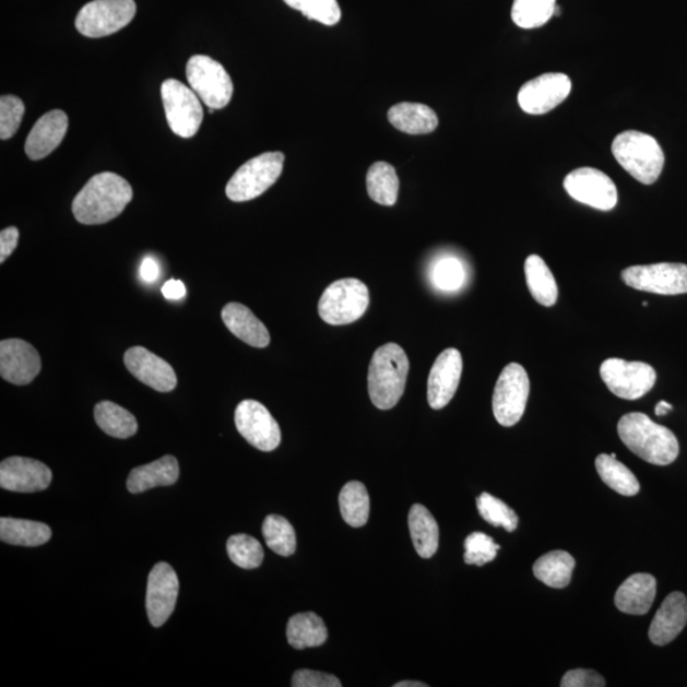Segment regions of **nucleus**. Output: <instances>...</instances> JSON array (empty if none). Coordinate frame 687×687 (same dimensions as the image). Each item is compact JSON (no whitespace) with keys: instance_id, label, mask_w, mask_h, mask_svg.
Here are the masks:
<instances>
[{"instance_id":"nucleus-47","label":"nucleus","mask_w":687,"mask_h":687,"mask_svg":"<svg viewBox=\"0 0 687 687\" xmlns=\"http://www.w3.org/2000/svg\"><path fill=\"white\" fill-rule=\"evenodd\" d=\"M162 293H164L165 298L171 300H179L187 295V288L180 281H168L165 283L164 287H162Z\"/></svg>"},{"instance_id":"nucleus-14","label":"nucleus","mask_w":687,"mask_h":687,"mask_svg":"<svg viewBox=\"0 0 687 687\" xmlns=\"http://www.w3.org/2000/svg\"><path fill=\"white\" fill-rule=\"evenodd\" d=\"M565 189L577 202L599 211H612L617 204V188L609 177L597 168L575 169L565 179Z\"/></svg>"},{"instance_id":"nucleus-40","label":"nucleus","mask_w":687,"mask_h":687,"mask_svg":"<svg viewBox=\"0 0 687 687\" xmlns=\"http://www.w3.org/2000/svg\"><path fill=\"white\" fill-rule=\"evenodd\" d=\"M283 2L306 15L308 20L325 26H335L342 19L337 0H283Z\"/></svg>"},{"instance_id":"nucleus-31","label":"nucleus","mask_w":687,"mask_h":687,"mask_svg":"<svg viewBox=\"0 0 687 687\" xmlns=\"http://www.w3.org/2000/svg\"><path fill=\"white\" fill-rule=\"evenodd\" d=\"M576 560L567 552L555 550L543 555L534 565V575L552 589H566L572 579Z\"/></svg>"},{"instance_id":"nucleus-49","label":"nucleus","mask_w":687,"mask_h":687,"mask_svg":"<svg viewBox=\"0 0 687 687\" xmlns=\"http://www.w3.org/2000/svg\"><path fill=\"white\" fill-rule=\"evenodd\" d=\"M673 405L668 404L667 401H660L658 406L654 408L655 415L663 416L670 412H673Z\"/></svg>"},{"instance_id":"nucleus-38","label":"nucleus","mask_w":687,"mask_h":687,"mask_svg":"<svg viewBox=\"0 0 687 687\" xmlns=\"http://www.w3.org/2000/svg\"><path fill=\"white\" fill-rule=\"evenodd\" d=\"M228 557L235 565L242 569L259 568L264 560V550L257 538L239 534L228 538Z\"/></svg>"},{"instance_id":"nucleus-22","label":"nucleus","mask_w":687,"mask_h":687,"mask_svg":"<svg viewBox=\"0 0 687 687\" xmlns=\"http://www.w3.org/2000/svg\"><path fill=\"white\" fill-rule=\"evenodd\" d=\"M687 624V599L682 592L668 594L653 617L650 639L655 645H667L684 630Z\"/></svg>"},{"instance_id":"nucleus-42","label":"nucleus","mask_w":687,"mask_h":687,"mask_svg":"<svg viewBox=\"0 0 687 687\" xmlns=\"http://www.w3.org/2000/svg\"><path fill=\"white\" fill-rule=\"evenodd\" d=\"M430 276L438 289L453 292L465 282V269L458 259L446 258L436 262Z\"/></svg>"},{"instance_id":"nucleus-23","label":"nucleus","mask_w":687,"mask_h":687,"mask_svg":"<svg viewBox=\"0 0 687 687\" xmlns=\"http://www.w3.org/2000/svg\"><path fill=\"white\" fill-rule=\"evenodd\" d=\"M658 593V581L651 575H632L615 594V605L624 614L645 615Z\"/></svg>"},{"instance_id":"nucleus-5","label":"nucleus","mask_w":687,"mask_h":687,"mask_svg":"<svg viewBox=\"0 0 687 687\" xmlns=\"http://www.w3.org/2000/svg\"><path fill=\"white\" fill-rule=\"evenodd\" d=\"M284 159L282 152H266L247 161L227 183L228 199L244 203L264 194L280 179Z\"/></svg>"},{"instance_id":"nucleus-7","label":"nucleus","mask_w":687,"mask_h":687,"mask_svg":"<svg viewBox=\"0 0 687 687\" xmlns=\"http://www.w3.org/2000/svg\"><path fill=\"white\" fill-rule=\"evenodd\" d=\"M189 86L205 106L222 110L234 96V83L225 67L206 56L191 57L187 66Z\"/></svg>"},{"instance_id":"nucleus-30","label":"nucleus","mask_w":687,"mask_h":687,"mask_svg":"<svg viewBox=\"0 0 687 687\" xmlns=\"http://www.w3.org/2000/svg\"><path fill=\"white\" fill-rule=\"evenodd\" d=\"M51 530L48 524L36 521L0 519V540L15 546L35 547L49 542Z\"/></svg>"},{"instance_id":"nucleus-21","label":"nucleus","mask_w":687,"mask_h":687,"mask_svg":"<svg viewBox=\"0 0 687 687\" xmlns=\"http://www.w3.org/2000/svg\"><path fill=\"white\" fill-rule=\"evenodd\" d=\"M68 131V116L64 111L52 110L42 116L31 129L25 144L29 159L40 161L50 156L63 142Z\"/></svg>"},{"instance_id":"nucleus-19","label":"nucleus","mask_w":687,"mask_h":687,"mask_svg":"<svg viewBox=\"0 0 687 687\" xmlns=\"http://www.w3.org/2000/svg\"><path fill=\"white\" fill-rule=\"evenodd\" d=\"M129 372L139 381L158 392L176 389L177 377L171 365L143 346H133L123 355Z\"/></svg>"},{"instance_id":"nucleus-46","label":"nucleus","mask_w":687,"mask_h":687,"mask_svg":"<svg viewBox=\"0 0 687 687\" xmlns=\"http://www.w3.org/2000/svg\"><path fill=\"white\" fill-rule=\"evenodd\" d=\"M20 232L15 227H8L0 232V262L11 257L19 245Z\"/></svg>"},{"instance_id":"nucleus-39","label":"nucleus","mask_w":687,"mask_h":687,"mask_svg":"<svg viewBox=\"0 0 687 687\" xmlns=\"http://www.w3.org/2000/svg\"><path fill=\"white\" fill-rule=\"evenodd\" d=\"M477 511L483 519L494 528H504L508 532H513L519 526V516L505 501L483 493L476 499Z\"/></svg>"},{"instance_id":"nucleus-52","label":"nucleus","mask_w":687,"mask_h":687,"mask_svg":"<svg viewBox=\"0 0 687 687\" xmlns=\"http://www.w3.org/2000/svg\"><path fill=\"white\" fill-rule=\"evenodd\" d=\"M647 306H648V303H643V307H647Z\"/></svg>"},{"instance_id":"nucleus-50","label":"nucleus","mask_w":687,"mask_h":687,"mask_svg":"<svg viewBox=\"0 0 687 687\" xmlns=\"http://www.w3.org/2000/svg\"><path fill=\"white\" fill-rule=\"evenodd\" d=\"M395 687H428V685L418 682H401Z\"/></svg>"},{"instance_id":"nucleus-2","label":"nucleus","mask_w":687,"mask_h":687,"mask_svg":"<svg viewBox=\"0 0 687 687\" xmlns=\"http://www.w3.org/2000/svg\"><path fill=\"white\" fill-rule=\"evenodd\" d=\"M617 434L632 453L652 465L667 466L680 452L673 431L643 413L624 415L617 424Z\"/></svg>"},{"instance_id":"nucleus-16","label":"nucleus","mask_w":687,"mask_h":687,"mask_svg":"<svg viewBox=\"0 0 687 687\" xmlns=\"http://www.w3.org/2000/svg\"><path fill=\"white\" fill-rule=\"evenodd\" d=\"M179 590V578L168 562L161 561L153 567L146 584L145 599L146 614L152 627H162L173 615Z\"/></svg>"},{"instance_id":"nucleus-25","label":"nucleus","mask_w":687,"mask_h":687,"mask_svg":"<svg viewBox=\"0 0 687 687\" xmlns=\"http://www.w3.org/2000/svg\"><path fill=\"white\" fill-rule=\"evenodd\" d=\"M179 461L171 454L131 470L127 486L133 494L143 493L157 486H171L179 481Z\"/></svg>"},{"instance_id":"nucleus-28","label":"nucleus","mask_w":687,"mask_h":687,"mask_svg":"<svg viewBox=\"0 0 687 687\" xmlns=\"http://www.w3.org/2000/svg\"><path fill=\"white\" fill-rule=\"evenodd\" d=\"M329 632L325 623L315 613L292 616L287 627L288 643L295 650L320 647L327 642Z\"/></svg>"},{"instance_id":"nucleus-6","label":"nucleus","mask_w":687,"mask_h":687,"mask_svg":"<svg viewBox=\"0 0 687 687\" xmlns=\"http://www.w3.org/2000/svg\"><path fill=\"white\" fill-rule=\"evenodd\" d=\"M369 305L367 285L358 280L331 283L319 303L320 318L329 325L341 327L358 321Z\"/></svg>"},{"instance_id":"nucleus-15","label":"nucleus","mask_w":687,"mask_h":687,"mask_svg":"<svg viewBox=\"0 0 687 687\" xmlns=\"http://www.w3.org/2000/svg\"><path fill=\"white\" fill-rule=\"evenodd\" d=\"M572 92L567 74L545 73L524 83L519 92L521 109L530 115H544L565 103Z\"/></svg>"},{"instance_id":"nucleus-27","label":"nucleus","mask_w":687,"mask_h":687,"mask_svg":"<svg viewBox=\"0 0 687 687\" xmlns=\"http://www.w3.org/2000/svg\"><path fill=\"white\" fill-rule=\"evenodd\" d=\"M408 530L416 553L423 559H429L438 550L439 529L435 517L422 505H414L408 512Z\"/></svg>"},{"instance_id":"nucleus-43","label":"nucleus","mask_w":687,"mask_h":687,"mask_svg":"<svg viewBox=\"0 0 687 687\" xmlns=\"http://www.w3.org/2000/svg\"><path fill=\"white\" fill-rule=\"evenodd\" d=\"M26 107L17 96H2L0 98V139L8 141L20 129Z\"/></svg>"},{"instance_id":"nucleus-18","label":"nucleus","mask_w":687,"mask_h":687,"mask_svg":"<svg viewBox=\"0 0 687 687\" xmlns=\"http://www.w3.org/2000/svg\"><path fill=\"white\" fill-rule=\"evenodd\" d=\"M51 481V470L40 461L13 457L0 463L2 489L17 493L42 491L49 488Z\"/></svg>"},{"instance_id":"nucleus-26","label":"nucleus","mask_w":687,"mask_h":687,"mask_svg":"<svg viewBox=\"0 0 687 687\" xmlns=\"http://www.w3.org/2000/svg\"><path fill=\"white\" fill-rule=\"evenodd\" d=\"M388 118L393 128L411 135L434 133L439 122L437 114L429 106L412 103L392 106Z\"/></svg>"},{"instance_id":"nucleus-32","label":"nucleus","mask_w":687,"mask_h":687,"mask_svg":"<svg viewBox=\"0 0 687 687\" xmlns=\"http://www.w3.org/2000/svg\"><path fill=\"white\" fill-rule=\"evenodd\" d=\"M400 189L395 167L388 162H376L367 173V191L370 199L384 206L395 205Z\"/></svg>"},{"instance_id":"nucleus-44","label":"nucleus","mask_w":687,"mask_h":687,"mask_svg":"<svg viewBox=\"0 0 687 687\" xmlns=\"http://www.w3.org/2000/svg\"><path fill=\"white\" fill-rule=\"evenodd\" d=\"M293 687H342L341 680L334 675L320 671L298 670L292 678Z\"/></svg>"},{"instance_id":"nucleus-33","label":"nucleus","mask_w":687,"mask_h":687,"mask_svg":"<svg viewBox=\"0 0 687 687\" xmlns=\"http://www.w3.org/2000/svg\"><path fill=\"white\" fill-rule=\"evenodd\" d=\"M95 421L107 436L127 439L138 431L135 416L111 401H102L95 406Z\"/></svg>"},{"instance_id":"nucleus-34","label":"nucleus","mask_w":687,"mask_h":687,"mask_svg":"<svg viewBox=\"0 0 687 687\" xmlns=\"http://www.w3.org/2000/svg\"><path fill=\"white\" fill-rule=\"evenodd\" d=\"M596 470L602 482L621 496L635 497L639 493L640 484L636 475L609 454H600L596 459Z\"/></svg>"},{"instance_id":"nucleus-48","label":"nucleus","mask_w":687,"mask_h":687,"mask_svg":"<svg viewBox=\"0 0 687 687\" xmlns=\"http://www.w3.org/2000/svg\"><path fill=\"white\" fill-rule=\"evenodd\" d=\"M141 276L144 282H156L159 276V266L157 262L152 258H146L141 265Z\"/></svg>"},{"instance_id":"nucleus-29","label":"nucleus","mask_w":687,"mask_h":687,"mask_svg":"<svg viewBox=\"0 0 687 687\" xmlns=\"http://www.w3.org/2000/svg\"><path fill=\"white\" fill-rule=\"evenodd\" d=\"M528 287L536 303L545 307L557 304L559 291L549 266L538 254H531L524 262Z\"/></svg>"},{"instance_id":"nucleus-10","label":"nucleus","mask_w":687,"mask_h":687,"mask_svg":"<svg viewBox=\"0 0 687 687\" xmlns=\"http://www.w3.org/2000/svg\"><path fill=\"white\" fill-rule=\"evenodd\" d=\"M162 103L169 128L181 138L194 137L202 126L204 111L199 96L177 80H167L161 87Z\"/></svg>"},{"instance_id":"nucleus-13","label":"nucleus","mask_w":687,"mask_h":687,"mask_svg":"<svg viewBox=\"0 0 687 687\" xmlns=\"http://www.w3.org/2000/svg\"><path fill=\"white\" fill-rule=\"evenodd\" d=\"M238 434L262 452H272L282 442L280 424L268 408L254 400H244L235 412Z\"/></svg>"},{"instance_id":"nucleus-36","label":"nucleus","mask_w":687,"mask_h":687,"mask_svg":"<svg viewBox=\"0 0 687 687\" xmlns=\"http://www.w3.org/2000/svg\"><path fill=\"white\" fill-rule=\"evenodd\" d=\"M262 535H264L269 549L281 555V557H291V555L296 553V532L284 517L268 516L264 523H262Z\"/></svg>"},{"instance_id":"nucleus-4","label":"nucleus","mask_w":687,"mask_h":687,"mask_svg":"<svg viewBox=\"0 0 687 687\" xmlns=\"http://www.w3.org/2000/svg\"><path fill=\"white\" fill-rule=\"evenodd\" d=\"M612 151L617 164L644 185L658 181L665 166L660 143L642 131H624L614 139Z\"/></svg>"},{"instance_id":"nucleus-12","label":"nucleus","mask_w":687,"mask_h":687,"mask_svg":"<svg viewBox=\"0 0 687 687\" xmlns=\"http://www.w3.org/2000/svg\"><path fill=\"white\" fill-rule=\"evenodd\" d=\"M621 277L630 288L661 296L687 293V265L677 262L637 265L623 270Z\"/></svg>"},{"instance_id":"nucleus-17","label":"nucleus","mask_w":687,"mask_h":687,"mask_svg":"<svg viewBox=\"0 0 687 687\" xmlns=\"http://www.w3.org/2000/svg\"><path fill=\"white\" fill-rule=\"evenodd\" d=\"M42 370L40 354L21 339H7L0 343V376L12 384L25 386L35 380Z\"/></svg>"},{"instance_id":"nucleus-1","label":"nucleus","mask_w":687,"mask_h":687,"mask_svg":"<svg viewBox=\"0 0 687 687\" xmlns=\"http://www.w3.org/2000/svg\"><path fill=\"white\" fill-rule=\"evenodd\" d=\"M131 199L133 189L126 179L112 173H103L84 185L73 200L72 211L82 225H105L119 217Z\"/></svg>"},{"instance_id":"nucleus-11","label":"nucleus","mask_w":687,"mask_h":687,"mask_svg":"<svg viewBox=\"0 0 687 687\" xmlns=\"http://www.w3.org/2000/svg\"><path fill=\"white\" fill-rule=\"evenodd\" d=\"M602 381L615 396L638 400L653 389L658 375L652 366L643 362L609 358L600 368Z\"/></svg>"},{"instance_id":"nucleus-24","label":"nucleus","mask_w":687,"mask_h":687,"mask_svg":"<svg viewBox=\"0 0 687 687\" xmlns=\"http://www.w3.org/2000/svg\"><path fill=\"white\" fill-rule=\"evenodd\" d=\"M222 320L239 341L253 347H266L270 344L269 330L250 308L241 304L230 303L223 307Z\"/></svg>"},{"instance_id":"nucleus-9","label":"nucleus","mask_w":687,"mask_h":687,"mask_svg":"<svg viewBox=\"0 0 687 687\" xmlns=\"http://www.w3.org/2000/svg\"><path fill=\"white\" fill-rule=\"evenodd\" d=\"M137 13L134 0H94L81 8L75 27L83 36H110L127 27Z\"/></svg>"},{"instance_id":"nucleus-8","label":"nucleus","mask_w":687,"mask_h":687,"mask_svg":"<svg viewBox=\"0 0 687 687\" xmlns=\"http://www.w3.org/2000/svg\"><path fill=\"white\" fill-rule=\"evenodd\" d=\"M530 396V378L519 363H509L498 378L493 395V413L504 427L522 419Z\"/></svg>"},{"instance_id":"nucleus-35","label":"nucleus","mask_w":687,"mask_h":687,"mask_svg":"<svg viewBox=\"0 0 687 687\" xmlns=\"http://www.w3.org/2000/svg\"><path fill=\"white\" fill-rule=\"evenodd\" d=\"M343 520L350 526L359 529L365 526L369 519L370 501L366 486L359 482L345 484L339 496Z\"/></svg>"},{"instance_id":"nucleus-20","label":"nucleus","mask_w":687,"mask_h":687,"mask_svg":"<svg viewBox=\"0 0 687 687\" xmlns=\"http://www.w3.org/2000/svg\"><path fill=\"white\" fill-rule=\"evenodd\" d=\"M462 375V357L458 350H446L438 355L428 378V403L435 411L450 404Z\"/></svg>"},{"instance_id":"nucleus-51","label":"nucleus","mask_w":687,"mask_h":687,"mask_svg":"<svg viewBox=\"0 0 687 687\" xmlns=\"http://www.w3.org/2000/svg\"><path fill=\"white\" fill-rule=\"evenodd\" d=\"M609 457L616 459V453H612V454H609Z\"/></svg>"},{"instance_id":"nucleus-3","label":"nucleus","mask_w":687,"mask_h":687,"mask_svg":"<svg viewBox=\"0 0 687 687\" xmlns=\"http://www.w3.org/2000/svg\"><path fill=\"white\" fill-rule=\"evenodd\" d=\"M407 375L408 359L403 347L395 343L378 347L368 370V391L374 405L381 411L396 406L404 395Z\"/></svg>"},{"instance_id":"nucleus-41","label":"nucleus","mask_w":687,"mask_h":687,"mask_svg":"<svg viewBox=\"0 0 687 687\" xmlns=\"http://www.w3.org/2000/svg\"><path fill=\"white\" fill-rule=\"evenodd\" d=\"M500 546L484 532H474L465 540L466 565L483 567L497 558Z\"/></svg>"},{"instance_id":"nucleus-37","label":"nucleus","mask_w":687,"mask_h":687,"mask_svg":"<svg viewBox=\"0 0 687 687\" xmlns=\"http://www.w3.org/2000/svg\"><path fill=\"white\" fill-rule=\"evenodd\" d=\"M557 10V0H514L512 20L521 28H538L549 22Z\"/></svg>"},{"instance_id":"nucleus-45","label":"nucleus","mask_w":687,"mask_h":687,"mask_svg":"<svg viewBox=\"0 0 687 687\" xmlns=\"http://www.w3.org/2000/svg\"><path fill=\"white\" fill-rule=\"evenodd\" d=\"M561 687H604L605 678L593 670H572L562 676Z\"/></svg>"}]
</instances>
